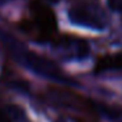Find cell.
I'll return each mask as SVG.
<instances>
[{"mask_svg":"<svg viewBox=\"0 0 122 122\" xmlns=\"http://www.w3.org/2000/svg\"><path fill=\"white\" fill-rule=\"evenodd\" d=\"M3 41L8 46L9 51L15 55V58L17 61H20L21 64H24L30 71L36 72L37 75H41L43 77L51 79L54 81H59V83L68 81V77L64 75V72L61 70V67L56 66L55 62H53L51 59L46 58L43 55H40L36 51L26 49L25 46H21L13 38L12 40L11 38H4Z\"/></svg>","mask_w":122,"mask_h":122,"instance_id":"cell-1","label":"cell"},{"mask_svg":"<svg viewBox=\"0 0 122 122\" xmlns=\"http://www.w3.org/2000/svg\"><path fill=\"white\" fill-rule=\"evenodd\" d=\"M30 24L33 29L37 30L41 38L49 40L56 30V19L50 8L40 1H33L30 4Z\"/></svg>","mask_w":122,"mask_h":122,"instance_id":"cell-3","label":"cell"},{"mask_svg":"<svg viewBox=\"0 0 122 122\" xmlns=\"http://www.w3.org/2000/svg\"><path fill=\"white\" fill-rule=\"evenodd\" d=\"M122 68V53L109 54L97 59L96 62V71L105 72V71H116Z\"/></svg>","mask_w":122,"mask_h":122,"instance_id":"cell-4","label":"cell"},{"mask_svg":"<svg viewBox=\"0 0 122 122\" xmlns=\"http://www.w3.org/2000/svg\"><path fill=\"white\" fill-rule=\"evenodd\" d=\"M108 5L114 12H122V0H108Z\"/></svg>","mask_w":122,"mask_h":122,"instance_id":"cell-5","label":"cell"},{"mask_svg":"<svg viewBox=\"0 0 122 122\" xmlns=\"http://www.w3.org/2000/svg\"><path fill=\"white\" fill-rule=\"evenodd\" d=\"M0 122H9V119L7 118V116L0 110Z\"/></svg>","mask_w":122,"mask_h":122,"instance_id":"cell-6","label":"cell"},{"mask_svg":"<svg viewBox=\"0 0 122 122\" xmlns=\"http://www.w3.org/2000/svg\"><path fill=\"white\" fill-rule=\"evenodd\" d=\"M56 122H64V121H61V119H59V121H56Z\"/></svg>","mask_w":122,"mask_h":122,"instance_id":"cell-7","label":"cell"},{"mask_svg":"<svg viewBox=\"0 0 122 122\" xmlns=\"http://www.w3.org/2000/svg\"><path fill=\"white\" fill-rule=\"evenodd\" d=\"M51 1H56V0H51Z\"/></svg>","mask_w":122,"mask_h":122,"instance_id":"cell-8","label":"cell"},{"mask_svg":"<svg viewBox=\"0 0 122 122\" xmlns=\"http://www.w3.org/2000/svg\"><path fill=\"white\" fill-rule=\"evenodd\" d=\"M68 19L72 24L91 29H102L105 26V16L96 4L92 3H77L70 7Z\"/></svg>","mask_w":122,"mask_h":122,"instance_id":"cell-2","label":"cell"}]
</instances>
